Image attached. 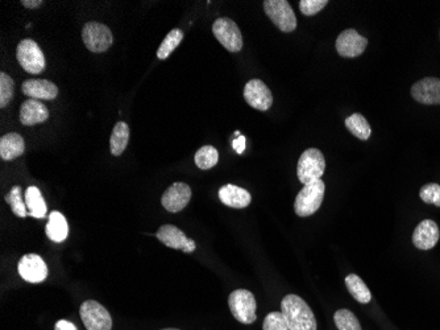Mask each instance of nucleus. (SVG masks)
I'll list each match as a JSON object with an SVG mask.
<instances>
[{"instance_id":"nucleus-25","label":"nucleus","mask_w":440,"mask_h":330,"mask_svg":"<svg viewBox=\"0 0 440 330\" xmlns=\"http://www.w3.org/2000/svg\"><path fill=\"white\" fill-rule=\"evenodd\" d=\"M345 127L351 131L352 135L356 136L360 140H368L372 134L368 120L364 115L357 114V113H354L351 117L345 119Z\"/></svg>"},{"instance_id":"nucleus-21","label":"nucleus","mask_w":440,"mask_h":330,"mask_svg":"<svg viewBox=\"0 0 440 330\" xmlns=\"http://www.w3.org/2000/svg\"><path fill=\"white\" fill-rule=\"evenodd\" d=\"M47 235L49 239L56 243H62L69 235V224L64 214L59 212H52L48 217Z\"/></svg>"},{"instance_id":"nucleus-35","label":"nucleus","mask_w":440,"mask_h":330,"mask_svg":"<svg viewBox=\"0 0 440 330\" xmlns=\"http://www.w3.org/2000/svg\"><path fill=\"white\" fill-rule=\"evenodd\" d=\"M54 330H78L77 326L74 324H71L70 321L59 320L54 325Z\"/></svg>"},{"instance_id":"nucleus-3","label":"nucleus","mask_w":440,"mask_h":330,"mask_svg":"<svg viewBox=\"0 0 440 330\" xmlns=\"http://www.w3.org/2000/svg\"><path fill=\"white\" fill-rule=\"evenodd\" d=\"M325 160L316 148H308L298 160L297 175L302 184H310L325 175Z\"/></svg>"},{"instance_id":"nucleus-17","label":"nucleus","mask_w":440,"mask_h":330,"mask_svg":"<svg viewBox=\"0 0 440 330\" xmlns=\"http://www.w3.org/2000/svg\"><path fill=\"white\" fill-rule=\"evenodd\" d=\"M219 200L223 205L233 209H244L252 201V195L244 188L238 185L227 184L219 189Z\"/></svg>"},{"instance_id":"nucleus-10","label":"nucleus","mask_w":440,"mask_h":330,"mask_svg":"<svg viewBox=\"0 0 440 330\" xmlns=\"http://www.w3.org/2000/svg\"><path fill=\"white\" fill-rule=\"evenodd\" d=\"M18 270H19L21 279H24L25 282L33 283V284L42 283L48 278L47 263L44 262V259L36 254L24 255L18 264Z\"/></svg>"},{"instance_id":"nucleus-4","label":"nucleus","mask_w":440,"mask_h":330,"mask_svg":"<svg viewBox=\"0 0 440 330\" xmlns=\"http://www.w3.org/2000/svg\"><path fill=\"white\" fill-rule=\"evenodd\" d=\"M228 305L232 316L241 324H253L257 314V302L252 292L247 290H236L232 292L228 297Z\"/></svg>"},{"instance_id":"nucleus-18","label":"nucleus","mask_w":440,"mask_h":330,"mask_svg":"<svg viewBox=\"0 0 440 330\" xmlns=\"http://www.w3.org/2000/svg\"><path fill=\"white\" fill-rule=\"evenodd\" d=\"M23 93L30 99H48L57 98L58 88L48 79H28L21 86Z\"/></svg>"},{"instance_id":"nucleus-13","label":"nucleus","mask_w":440,"mask_h":330,"mask_svg":"<svg viewBox=\"0 0 440 330\" xmlns=\"http://www.w3.org/2000/svg\"><path fill=\"white\" fill-rule=\"evenodd\" d=\"M192 200V189L185 183H174L165 190L161 198L163 207L170 213H178L183 210Z\"/></svg>"},{"instance_id":"nucleus-31","label":"nucleus","mask_w":440,"mask_h":330,"mask_svg":"<svg viewBox=\"0 0 440 330\" xmlns=\"http://www.w3.org/2000/svg\"><path fill=\"white\" fill-rule=\"evenodd\" d=\"M419 197L423 203L426 204H432L440 207V185L435 183L423 185Z\"/></svg>"},{"instance_id":"nucleus-19","label":"nucleus","mask_w":440,"mask_h":330,"mask_svg":"<svg viewBox=\"0 0 440 330\" xmlns=\"http://www.w3.org/2000/svg\"><path fill=\"white\" fill-rule=\"evenodd\" d=\"M25 151V143L23 136L18 132H10L0 139V157L3 160H15Z\"/></svg>"},{"instance_id":"nucleus-1","label":"nucleus","mask_w":440,"mask_h":330,"mask_svg":"<svg viewBox=\"0 0 440 330\" xmlns=\"http://www.w3.org/2000/svg\"><path fill=\"white\" fill-rule=\"evenodd\" d=\"M281 311L289 330H316V320L306 301L297 295H287L281 302Z\"/></svg>"},{"instance_id":"nucleus-6","label":"nucleus","mask_w":440,"mask_h":330,"mask_svg":"<svg viewBox=\"0 0 440 330\" xmlns=\"http://www.w3.org/2000/svg\"><path fill=\"white\" fill-rule=\"evenodd\" d=\"M16 57L20 67L29 74H40L45 70L44 53L39 44L33 40L25 39L20 41L16 49Z\"/></svg>"},{"instance_id":"nucleus-2","label":"nucleus","mask_w":440,"mask_h":330,"mask_svg":"<svg viewBox=\"0 0 440 330\" xmlns=\"http://www.w3.org/2000/svg\"><path fill=\"white\" fill-rule=\"evenodd\" d=\"M325 185L322 180H316L310 184L303 185L298 193L294 210L299 217H310L316 213L325 198Z\"/></svg>"},{"instance_id":"nucleus-33","label":"nucleus","mask_w":440,"mask_h":330,"mask_svg":"<svg viewBox=\"0 0 440 330\" xmlns=\"http://www.w3.org/2000/svg\"><path fill=\"white\" fill-rule=\"evenodd\" d=\"M327 4V0H301L299 10L306 16H313L323 10Z\"/></svg>"},{"instance_id":"nucleus-11","label":"nucleus","mask_w":440,"mask_h":330,"mask_svg":"<svg viewBox=\"0 0 440 330\" xmlns=\"http://www.w3.org/2000/svg\"><path fill=\"white\" fill-rule=\"evenodd\" d=\"M244 99L249 106L267 111L273 105V96L261 79H250L244 88Z\"/></svg>"},{"instance_id":"nucleus-20","label":"nucleus","mask_w":440,"mask_h":330,"mask_svg":"<svg viewBox=\"0 0 440 330\" xmlns=\"http://www.w3.org/2000/svg\"><path fill=\"white\" fill-rule=\"evenodd\" d=\"M156 237L158 241L174 250H183L186 247V244L190 241V238L186 237V234L182 232L181 229H178L177 226L173 224H163L158 232L156 233Z\"/></svg>"},{"instance_id":"nucleus-15","label":"nucleus","mask_w":440,"mask_h":330,"mask_svg":"<svg viewBox=\"0 0 440 330\" xmlns=\"http://www.w3.org/2000/svg\"><path fill=\"white\" fill-rule=\"evenodd\" d=\"M440 232L438 224L432 220H423L412 234V243L419 250H431L439 242Z\"/></svg>"},{"instance_id":"nucleus-14","label":"nucleus","mask_w":440,"mask_h":330,"mask_svg":"<svg viewBox=\"0 0 440 330\" xmlns=\"http://www.w3.org/2000/svg\"><path fill=\"white\" fill-rule=\"evenodd\" d=\"M412 96L422 105H440V79L423 78L412 85Z\"/></svg>"},{"instance_id":"nucleus-8","label":"nucleus","mask_w":440,"mask_h":330,"mask_svg":"<svg viewBox=\"0 0 440 330\" xmlns=\"http://www.w3.org/2000/svg\"><path fill=\"white\" fill-rule=\"evenodd\" d=\"M212 33L220 44L231 53L240 52L243 48V36L233 20L219 18L212 25Z\"/></svg>"},{"instance_id":"nucleus-28","label":"nucleus","mask_w":440,"mask_h":330,"mask_svg":"<svg viewBox=\"0 0 440 330\" xmlns=\"http://www.w3.org/2000/svg\"><path fill=\"white\" fill-rule=\"evenodd\" d=\"M6 201L11 205V209L13 214L16 217L20 218H25L28 215V209H27V205L23 201V197H21V188L19 185L13 186L8 192V195H6Z\"/></svg>"},{"instance_id":"nucleus-12","label":"nucleus","mask_w":440,"mask_h":330,"mask_svg":"<svg viewBox=\"0 0 440 330\" xmlns=\"http://www.w3.org/2000/svg\"><path fill=\"white\" fill-rule=\"evenodd\" d=\"M368 40L361 36L356 30H345L336 40V50L342 57L354 59L363 55L366 49Z\"/></svg>"},{"instance_id":"nucleus-23","label":"nucleus","mask_w":440,"mask_h":330,"mask_svg":"<svg viewBox=\"0 0 440 330\" xmlns=\"http://www.w3.org/2000/svg\"><path fill=\"white\" fill-rule=\"evenodd\" d=\"M129 142V127L125 122H119L112 130L110 139L111 154L114 156H120L125 151Z\"/></svg>"},{"instance_id":"nucleus-16","label":"nucleus","mask_w":440,"mask_h":330,"mask_svg":"<svg viewBox=\"0 0 440 330\" xmlns=\"http://www.w3.org/2000/svg\"><path fill=\"white\" fill-rule=\"evenodd\" d=\"M49 118V110L37 99L25 101L20 108V122L24 126H35L44 123Z\"/></svg>"},{"instance_id":"nucleus-26","label":"nucleus","mask_w":440,"mask_h":330,"mask_svg":"<svg viewBox=\"0 0 440 330\" xmlns=\"http://www.w3.org/2000/svg\"><path fill=\"white\" fill-rule=\"evenodd\" d=\"M219 163V152L215 147L203 146L195 154V164L203 171L214 168Z\"/></svg>"},{"instance_id":"nucleus-34","label":"nucleus","mask_w":440,"mask_h":330,"mask_svg":"<svg viewBox=\"0 0 440 330\" xmlns=\"http://www.w3.org/2000/svg\"><path fill=\"white\" fill-rule=\"evenodd\" d=\"M245 146H247V139L245 136L240 135L238 139H235L232 142V148L238 152V154H243L245 151Z\"/></svg>"},{"instance_id":"nucleus-36","label":"nucleus","mask_w":440,"mask_h":330,"mask_svg":"<svg viewBox=\"0 0 440 330\" xmlns=\"http://www.w3.org/2000/svg\"><path fill=\"white\" fill-rule=\"evenodd\" d=\"M21 4L25 7V8H39L40 6L42 4L41 0H21Z\"/></svg>"},{"instance_id":"nucleus-5","label":"nucleus","mask_w":440,"mask_h":330,"mask_svg":"<svg viewBox=\"0 0 440 330\" xmlns=\"http://www.w3.org/2000/svg\"><path fill=\"white\" fill-rule=\"evenodd\" d=\"M264 11L281 32L289 33L297 28L296 13L286 0H265Z\"/></svg>"},{"instance_id":"nucleus-27","label":"nucleus","mask_w":440,"mask_h":330,"mask_svg":"<svg viewBox=\"0 0 440 330\" xmlns=\"http://www.w3.org/2000/svg\"><path fill=\"white\" fill-rule=\"evenodd\" d=\"M182 40H183V32L180 28H174V30H170L157 50V57L160 59H168L173 52L177 49V47L181 44Z\"/></svg>"},{"instance_id":"nucleus-24","label":"nucleus","mask_w":440,"mask_h":330,"mask_svg":"<svg viewBox=\"0 0 440 330\" xmlns=\"http://www.w3.org/2000/svg\"><path fill=\"white\" fill-rule=\"evenodd\" d=\"M345 285L348 288L349 293L352 295L354 300L359 301L360 304H368L372 300V293L368 290L366 284L360 279L357 275L351 273L345 278Z\"/></svg>"},{"instance_id":"nucleus-30","label":"nucleus","mask_w":440,"mask_h":330,"mask_svg":"<svg viewBox=\"0 0 440 330\" xmlns=\"http://www.w3.org/2000/svg\"><path fill=\"white\" fill-rule=\"evenodd\" d=\"M13 93H15V84L12 78L6 73H0V107L1 108L10 105L13 98Z\"/></svg>"},{"instance_id":"nucleus-29","label":"nucleus","mask_w":440,"mask_h":330,"mask_svg":"<svg viewBox=\"0 0 440 330\" xmlns=\"http://www.w3.org/2000/svg\"><path fill=\"white\" fill-rule=\"evenodd\" d=\"M334 321L339 330H361V325L357 317L348 309H339L336 312Z\"/></svg>"},{"instance_id":"nucleus-37","label":"nucleus","mask_w":440,"mask_h":330,"mask_svg":"<svg viewBox=\"0 0 440 330\" xmlns=\"http://www.w3.org/2000/svg\"><path fill=\"white\" fill-rule=\"evenodd\" d=\"M163 330H180V329H172V328H169V329H163Z\"/></svg>"},{"instance_id":"nucleus-32","label":"nucleus","mask_w":440,"mask_h":330,"mask_svg":"<svg viewBox=\"0 0 440 330\" xmlns=\"http://www.w3.org/2000/svg\"><path fill=\"white\" fill-rule=\"evenodd\" d=\"M262 330H289L282 312H272L264 320Z\"/></svg>"},{"instance_id":"nucleus-7","label":"nucleus","mask_w":440,"mask_h":330,"mask_svg":"<svg viewBox=\"0 0 440 330\" xmlns=\"http://www.w3.org/2000/svg\"><path fill=\"white\" fill-rule=\"evenodd\" d=\"M82 40L86 48L93 53H103L114 42L111 30L100 23L90 21L86 23L82 30Z\"/></svg>"},{"instance_id":"nucleus-22","label":"nucleus","mask_w":440,"mask_h":330,"mask_svg":"<svg viewBox=\"0 0 440 330\" xmlns=\"http://www.w3.org/2000/svg\"><path fill=\"white\" fill-rule=\"evenodd\" d=\"M25 205L28 209V213L33 218H45L48 213L47 203L41 195L39 188L29 186L25 192Z\"/></svg>"},{"instance_id":"nucleus-9","label":"nucleus","mask_w":440,"mask_h":330,"mask_svg":"<svg viewBox=\"0 0 440 330\" xmlns=\"http://www.w3.org/2000/svg\"><path fill=\"white\" fill-rule=\"evenodd\" d=\"M81 319L87 330L112 329V317L102 304L95 300H87L81 305Z\"/></svg>"}]
</instances>
